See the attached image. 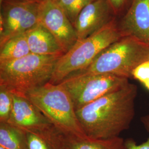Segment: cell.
Returning <instances> with one entry per match:
<instances>
[{
	"label": "cell",
	"instance_id": "1",
	"mask_svg": "<svg viewBox=\"0 0 149 149\" xmlns=\"http://www.w3.org/2000/svg\"><path fill=\"white\" fill-rule=\"evenodd\" d=\"M138 87L129 82L76 111L86 135L90 138L119 136L128 130L135 114Z\"/></svg>",
	"mask_w": 149,
	"mask_h": 149
},
{
	"label": "cell",
	"instance_id": "2",
	"mask_svg": "<svg viewBox=\"0 0 149 149\" xmlns=\"http://www.w3.org/2000/svg\"><path fill=\"white\" fill-rule=\"evenodd\" d=\"M149 60V45L127 36L106 48L86 68L70 75L113 74L129 80L134 70Z\"/></svg>",
	"mask_w": 149,
	"mask_h": 149
},
{
	"label": "cell",
	"instance_id": "3",
	"mask_svg": "<svg viewBox=\"0 0 149 149\" xmlns=\"http://www.w3.org/2000/svg\"><path fill=\"white\" fill-rule=\"evenodd\" d=\"M61 56L31 53L20 59L0 63V86L12 94L26 96L50 81Z\"/></svg>",
	"mask_w": 149,
	"mask_h": 149
},
{
	"label": "cell",
	"instance_id": "4",
	"mask_svg": "<svg viewBox=\"0 0 149 149\" xmlns=\"http://www.w3.org/2000/svg\"><path fill=\"white\" fill-rule=\"evenodd\" d=\"M124 36L116 18L98 31L77 40L58 60L49 82L58 84L70 74L85 69L106 48Z\"/></svg>",
	"mask_w": 149,
	"mask_h": 149
},
{
	"label": "cell",
	"instance_id": "5",
	"mask_svg": "<svg viewBox=\"0 0 149 149\" xmlns=\"http://www.w3.org/2000/svg\"><path fill=\"white\" fill-rule=\"evenodd\" d=\"M26 97L58 130L66 135L85 138L71 97L60 83L48 82Z\"/></svg>",
	"mask_w": 149,
	"mask_h": 149
},
{
	"label": "cell",
	"instance_id": "6",
	"mask_svg": "<svg viewBox=\"0 0 149 149\" xmlns=\"http://www.w3.org/2000/svg\"><path fill=\"white\" fill-rule=\"evenodd\" d=\"M129 79L113 74L70 75L60 84L67 90L76 111L126 85Z\"/></svg>",
	"mask_w": 149,
	"mask_h": 149
},
{
	"label": "cell",
	"instance_id": "7",
	"mask_svg": "<svg viewBox=\"0 0 149 149\" xmlns=\"http://www.w3.org/2000/svg\"><path fill=\"white\" fill-rule=\"evenodd\" d=\"M0 46L39 23L40 3L18 0H0Z\"/></svg>",
	"mask_w": 149,
	"mask_h": 149
},
{
	"label": "cell",
	"instance_id": "8",
	"mask_svg": "<svg viewBox=\"0 0 149 149\" xmlns=\"http://www.w3.org/2000/svg\"><path fill=\"white\" fill-rule=\"evenodd\" d=\"M39 23L50 32L67 53L78 40L74 25L57 2L45 0L40 3Z\"/></svg>",
	"mask_w": 149,
	"mask_h": 149
},
{
	"label": "cell",
	"instance_id": "9",
	"mask_svg": "<svg viewBox=\"0 0 149 149\" xmlns=\"http://www.w3.org/2000/svg\"><path fill=\"white\" fill-rule=\"evenodd\" d=\"M117 18L106 0H94L80 12L74 26L78 40L90 36Z\"/></svg>",
	"mask_w": 149,
	"mask_h": 149
},
{
	"label": "cell",
	"instance_id": "10",
	"mask_svg": "<svg viewBox=\"0 0 149 149\" xmlns=\"http://www.w3.org/2000/svg\"><path fill=\"white\" fill-rule=\"evenodd\" d=\"M118 24L125 36H133L149 45V0H132Z\"/></svg>",
	"mask_w": 149,
	"mask_h": 149
},
{
	"label": "cell",
	"instance_id": "11",
	"mask_svg": "<svg viewBox=\"0 0 149 149\" xmlns=\"http://www.w3.org/2000/svg\"><path fill=\"white\" fill-rule=\"evenodd\" d=\"M13 105L8 123L22 130H37L53 125L26 96L13 94Z\"/></svg>",
	"mask_w": 149,
	"mask_h": 149
},
{
	"label": "cell",
	"instance_id": "12",
	"mask_svg": "<svg viewBox=\"0 0 149 149\" xmlns=\"http://www.w3.org/2000/svg\"><path fill=\"white\" fill-rule=\"evenodd\" d=\"M25 34L31 53L47 56L64 55L55 38L40 23H38Z\"/></svg>",
	"mask_w": 149,
	"mask_h": 149
},
{
	"label": "cell",
	"instance_id": "13",
	"mask_svg": "<svg viewBox=\"0 0 149 149\" xmlns=\"http://www.w3.org/2000/svg\"><path fill=\"white\" fill-rule=\"evenodd\" d=\"M24 132L28 149H65L63 134L54 125L41 130Z\"/></svg>",
	"mask_w": 149,
	"mask_h": 149
},
{
	"label": "cell",
	"instance_id": "14",
	"mask_svg": "<svg viewBox=\"0 0 149 149\" xmlns=\"http://www.w3.org/2000/svg\"><path fill=\"white\" fill-rule=\"evenodd\" d=\"M65 149H127L125 140L120 136L109 139L79 138L63 134Z\"/></svg>",
	"mask_w": 149,
	"mask_h": 149
},
{
	"label": "cell",
	"instance_id": "15",
	"mask_svg": "<svg viewBox=\"0 0 149 149\" xmlns=\"http://www.w3.org/2000/svg\"><path fill=\"white\" fill-rule=\"evenodd\" d=\"M26 34L12 38L0 46V63L20 59L31 54Z\"/></svg>",
	"mask_w": 149,
	"mask_h": 149
},
{
	"label": "cell",
	"instance_id": "16",
	"mask_svg": "<svg viewBox=\"0 0 149 149\" xmlns=\"http://www.w3.org/2000/svg\"><path fill=\"white\" fill-rule=\"evenodd\" d=\"M0 146L6 149H28L25 132L8 123H0Z\"/></svg>",
	"mask_w": 149,
	"mask_h": 149
},
{
	"label": "cell",
	"instance_id": "17",
	"mask_svg": "<svg viewBox=\"0 0 149 149\" xmlns=\"http://www.w3.org/2000/svg\"><path fill=\"white\" fill-rule=\"evenodd\" d=\"M93 1L94 0H58L56 2L74 25L80 12Z\"/></svg>",
	"mask_w": 149,
	"mask_h": 149
},
{
	"label": "cell",
	"instance_id": "18",
	"mask_svg": "<svg viewBox=\"0 0 149 149\" xmlns=\"http://www.w3.org/2000/svg\"><path fill=\"white\" fill-rule=\"evenodd\" d=\"M13 94L3 86H0V123H7L13 109Z\"/></svg>",
	"mask_w": 149,
	"mask_h": 149
},
{
	"label": "cell",
	"instance_id": "19",
	"mask_svg": "<svg viewBox=\"0 0 149 149\" xmlns=\"http://www.w3.org/2000/svg\"><path fill=\"white\" fill-rule=\"evenodd\" d=\"M133 79L138 80L149 91V60L140 64L134 70Z\"/></svg>",
	"mask_w": 149,
	"mask_h": 149
},
{
	"label": "cell",
	"instance_id": "20",
	"mask_svg": "<svg viewBox=\"0 0 149 149\" xmlns=\"http://www.w3.org/2000/svg\"><path fill=\"white\" fill-rule=\"evenodd\" d=\"M141 122L148 133L149 136L147 140L143 143L138 144L133 139H128L125 140L127 149H149V111L146 114L141 118Z\"/></svg>",
	"mask_w": 149,
	"mask_h": 149
},
{
	"label": "cell",
	"instance_id": "21",
	"mask_svg": "<svg viewBox=\"0 0 149 149\" xmlns=\"http://www.w3.org/2000/svg\"><path fill=\"white\" fill-rule=\"evenodd\" d=\"M116 17L124 15L130 5L132 0H106Z\"/></svg>",
	"mask_w": 149,
	"mask_h": 149
},
{
	"label": "cell",
	"instance_id": "22",
	"mask_svg": "<svg viewBox=\"0 0 149 149\" xmlns=\"http://www.w3.org/2000/svg\"><path fill=\"white\" fill-rule=\"evenodd\" d=\"M18 1H25V2H34V3H41L45 0H18Z\"/></svg>",
	"mask_w": 149,
	"mask_h": 149
},
{
	"label": "cell",
	"instance_id": "23",
	"mask_svg": "<svg viewBox=\"0 0 149 149\" xmlns=\"http://www.w3.org/2000/svg\"><path fill=\"white\" fill-rule=\"evenodd\" d=\"M0 149H6L5 148H3V147H2V146H0Z\"/></svg>",
	"mask_w": 149,
	"mask_h": 149
},
{
	"label": "cell",
	"instance_id": "24",
	"mask_svg": "<svg viewBox=\"0 0 149 149\" xmlns=\"http://www.w3.org/2000/svg\"><path fill=\"white\" fill-rule=\"evenodd\" d=\"M51 1H54V2H56L58 0H51Z\"/></svg>",
	"mask_w": 149,
	"mask_h": 149
}]
</instances>
